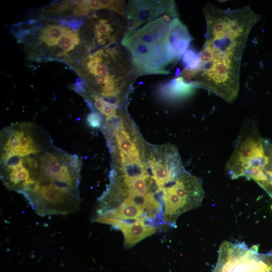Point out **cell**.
Listing matches in <instances>:
<instances>
[{"instance_id": "8fae6325", "label": "cell", "mask_w": 272, "mask_h": 272, "mask_svg": "<svg viewBox=\"0 0 272 272\" xmlns=\"http://www.w3.org/2000/svg\"><path fill=\"white\" fill-rule=\"evenodd\" d=\"M80 38L78 33L69 29L58 42L59 47L65 51H69L73 49L75 46L78 45Z\"/></svg>"}, {"instance_id": "52a82bcc", "label": "cell", "mask_w": 272, "mask_h": 272, "mask_svg": "<svg viewBox=\"0 0 272 272\" xmlns=\"http://www.w3.org/2000/svg\"><path fill=\"white\" fill-rule=\"evenodd\" d=\"M96 221L111 225L120 230L123 233L124 246L126 248L133 247L154 234L157 230L156 226L140 221L129 222L112 218H98Z\"/></svg>"}, {"instance_id": "4fadbf2b", "label": "cell", "mask_w": 272, "mask_h": 272, "mask_svg": "<svg viewBox=\"0 0 272 272\" xmlns=\"http://www.w3.org/2000/svg\"><path fill=\"white\" fill-rule=\"evenodd\" d=\"M87 121L92 127L99 128L101 126L103 119L99 113L96 110H94L92 113L88 114Z\"/></svg>"}, {"instance_id": "ac0fdd59", "label": "cell", "mask_w": 272, "mask_h": 272, "mask_svg": "<svg viewBox=\"0 0 272 272\" xmlns=\"http://www.w3.org/2000/svg\"><path fill=\"white\" fill-rule=\"evenodd\" d=\"M271 210H272V205H271Z\"/></svg>"}, {"instance_id": "6da1fadb", "label": "cell", "mask_w": 272, "mask_h": 272, "mask_svg": "<svg viewBox=\"0 0 272 272\" xmlns=\"http://www.w3.org/2000/svg\"><path fill=\"white\" fill-rule=\"evenodd\" d=\"M1 178L22 194L40 216L67 215L79 209L82 161L56 147L48 133L30 122L1 132Z\"/></svg>"}, {"instance_id": "2e32d148", "label": "cell", "mask_w": 272, "mask_h": 272, "mask_svg": "<svg viewBox=\"0 0 272 272\" xmlns=\"http://www.w3.org/2000/svg\"><path fill=\"white\" fill-rule=\"evenodd\" d=\"M82 23V21H78V20H73L72 21L69 22L67 23V25L70 27H71L73 28H76V27H78L79 25V24H81Z\"/></svg>"}, {"instance_id": "9a60e30c", "label": "cell", "mask_w": 272, "mask_h": 272, "mask_svg": "<svg viewBox=\"0 0 272 272\" xmlns=\"http://www.w3.org/2000/svg\"><path fill=\"white\" fill-rule=\"evenodd\" d=\"M88 1L91 10H98L99 9H101L100 0H91Z\"/></svg>"}, {"instance_id": "5bb4252c", "label": "cell", "mask_w": 272, "mask_h": 272, "mask_svg": "<svg viewBox=\"0 0 272 272\" xmlns=\"http://www.w3.org/2000/svg\"><path fill=\"white\" fill-rule=\"evenodd\" d=\"M88 1H81L75 8L74 13L76 15H87L91 11Z\"/></svg>"}, {"instance_id": "5b68a950", "label": "cell", "mask_w": 272, "mask_h": 272, "mask_svg": "<svg viewBox=\"0 0 272 272\" xmlns=\"http://www.w3.org/2000/svg\"><path fill=\"white\" fill-rule=\"evenodd\" d=\"M125 15L128 22L127 32L133 31L165 15L178 17L173 1H128Z\"/></svg>"}, {"instance_id": "e0dca14e", "label": "cell", "mask_w": 272, "mask_h": 272, "mask_svg": "<svg viewBox=\"0 0 272 272\" xmlns=\"http://www.w3.org/2000/svg\"><path fill=\"white\" fill-rule=\"evenodd\" d=\"M271 167L272 168V165H270ZM263 169H268V170H271L272 171V169H269V168H263L262 169V170Z\"/></svg>"}, {"instance_id": "7c38bea8", "label": "cell", "mask_w": 272, "mask_h": 272, "mask_svg": "<svg viewBox=\"0 0 272 272\" xmlns=\"http://www.w3.org/2000/svg\"><path fill=\"white\" fill-rule=\"evenodd\" d=\"M115 143V144H110V146L116 144V146L119 150V153L127 155L139 151L135 144L130 139H126L117 141H108V144Z\"/></svg>"}, {"instance_id": "7a4b0ae2", "label": "cell", "mask_w": 272, "mask_h": 272, "mask_svg": "<svg viewBox=\"0 0 272 272\" xmlns=\"http://www.w3.org/2000/svg\"><path fill=\"white\" fill-rule=\"evenodd\" d=\"M203 13L207 23L204 45L197 54L198 65L180 74L195 88L214 93L227 102L237 97L242 55L250 31L260 19L250 6L223 10L211 3Z\"/></svg>"}, {"instance_id": "8992f818", "label": "cell", "mask_w": 272, "mask_h": 272, "mask_svg": "<svg viewBox=\"0 0 272 272\" xmlns=\"http://www.w3.org/2000/svg\"><path fill=\"white\" fill-rule=\"evenodd\" d=\"M162 189L174 195L183 213L199 207L204 196L201 179L186 171Z\"/></svg>"}, {"instance_id": "30bf717a", "label": "cell", "mask_w": 272, "mask_h": 272, "mask_svg": "<svg viewBox=\"0 0 272 272\" xmlns=\"http://www.w3.org/2000/svg\"><path fill=\"white\" fill-rule=\"evenodd\" d=\"M114 30L111 26L108 21L101 19H99L98 23L95 26V34L99 43L105 45L107 43V40L114 42L116 35L112 34Z\"/></svg>"}, {"instance_id": "277c9868", "label": "cell", "mask_w": 272, "mask_h": 272, "mask_svg": "<svg viewBox=\"0 0 272 272\" xmlns=\"http://www.w3.org/2000/svg\"><path fill=\"white\" fill-rule=\"evenodd\" d=\"M213 272H272V250L258 252V245L225 241L221 245Z\"/></svg>"}, {"instance_id": "ba28073f", "label": "cell", "mask_w": 272, "mask_h": 272, "mask_svg": "<svg viewBox=\"0 0 272 272\" xmlns=\"http://www.w3.org/2000/svg\"><path fill=\"white\" fill-rule=\"evenodd\" d=\"M195 88L179 76L162 85L158 89V92L163 98L171 100H177L192 95Z\"/></svg>"}, {"instance_id": "3957f363", "label": "cell", "mask_w": 272, "mask_h": 272, "mask_svg": "<svg viewBox=\"0 0 272 272\" xmlns=\"http://www.w3.org/2000/svg\"><path fill=\"white\" fill-rule=\"evenodd\" d=\"M176 17L163 15L127 32L123 38L121 44L138 76L167 75L180 60L169 39L170 22Z\"/></svg>"}, {"instance_id": "9c48e42d", "label": "cell", "mask_w": 272, "mask_h": 272, "mask_svg": "<svg viewBox=\"0 0 272 272\" xmlns=\"http://www.w3.org/2000/svg\"><path fill=\"white\" fill-rule=\"evenodd\" d=\"M68 30L67 28L64 26L56 25H49L43 29L40 38L47 45L54 46L58 43L60 39Z\"/></svg>"}]
</instances>
